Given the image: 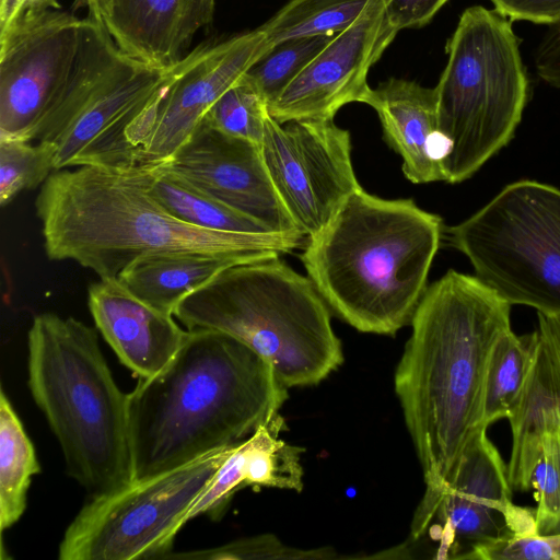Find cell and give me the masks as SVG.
Returning <instances> with one entry per match:
<instances>
[{
    "mask_svg": "<svg viewBox=\"0 0 560 560\" xmlns=\"http://www.w3.org/2000/svg\"><path fill=\"white\" fill-rule=\"evenodd\" d=\"M35 209L47 257L75 261L102 279L118 278L147 257L250 261L305 245L301 235L220 232L177 219L151 192L144 164L55 171L42 185Z\"/></svg>",
    "mask_w": 560,
    "mask_h": 560,
    "instance_id": "obj_3",
    "label": "cell"
},
{
    "mask_svg": "<svg viewBox=\"0 0 560 560\" xmlns=\"http://www.w3.org/2000/svg\"><path fill=\"white\" fill-rule=\"evenodd\" d=\"M40 470L32 441L3 388L0 392V529L13 526L27 504L31 479Z\"/></svg>",
    "mask_w": 560,
    "mask_h": 560,
    "instance_id": "obj_24",
    "label": "cell"
},
{
    "mask_svg": "<svg viewBox=\"0 0 560 560\" xmlns=\"http://www.w3.org/2000/svg\"><path fill=\"white\" fill-rule=\"evenodd\" d=\"M442 219L412 199L353 192L301 260L320 296L362 332L394 335L411 324L427 290Z\"/></svg>",
    "mask_w": 560,
    "mask_h": 560,
    "instance_id": "obj_4",
    "label": "cell"
},
{
    "mask_svg": "<svg viewBox=\"0 0 560 560\" xmlns=\"http://www.w3.org/2000/svg\"><path fill=\"white\" fill-rule=\"evenodd\" d=\"M27 375L67 474L91 498L131 485L128 394L116 384L96 330L73 317L36 315L27 334Z\"/></svg>",
    "mask_w": 560,
    "mask_h": 560,
    "instance_id": "obj_5",
    "label": "cell"
},
{
    "mask_svg": "<svg viewBox=\"0 0 560 560\" xmlns=\"http://www.w3.org/2000/svg\"><path fill=\"white\" fill-rule=\"evenodd\" d=\"M88 304L97 330L119 361L139 377L161 372L189 335L174 315L140 300L118 278L92 283Z\"/></svg>",
    "mask_w": 560,
    "mask_h": 560,
    "instance_id": "obj_17",
    "label": "cell"
},
{
    "mask_svg": "<svg viewBox=\"0 0 560 560\" xmlns=\"http://www.w3.org/2000/svg\"><path fill=\"white\" fill-rule=\"evenodd\" d=\"M335 550L328 547L296 549L282 544L275 535L264 534L237 539L221 546L199 550L172 551V560H248V559H331Z\"/></svg>",
    "mask_w": 560,
    "mask_h": 560,
    "instance_id": "obj_30",
    "label": "cell"
},
{
    "mask_svg": "<svg viewBox=\"0 0 560 560\" xmlns=\"http://www.w3.org/2000/svg\"><path fill=\"white\" fill-rule=\"evenodd\" d=\"M560 417V416H559ZM538 534H560V420L544 440L541 456L532 478Z\"/></svg>",
    "mask_w": 560,
    "mask_h": 560,
    "instance_id": "obj_31",
    "label": "cell"
},
{
    "mask_svg": "<svg viewBox=\"0 0 560 560\" xmlns=\"http://www.w3.org/2000/svg\"><path fill=\"white\" fill-rule=\"evenodd\" d=\"M538 346V332L517 336L509 329L495 342L487 366L483 422L508 418L527 382Z\"/></svg>",
    "mask_w": 560,
    "mask_h": 560,
    "instance_id": "obj_25",
    "label": "cell"
},
{
    "mask_svg": "<svg viewBox=\"0 0 560 560\" xmlns=\"http://www.w3.org/2000/svg\"><path fill=\"white\" fill-rule=\"evenodd\" d=\"M84 19L30 11L0 35V139L32 137L77 63Z\"/></svg>",
    "mask_w": 560,
    "mask_h": 560,
    "instance_id": "obj_12",
    "label": "cell"
},
{
    "mask_svg": "<svg viewBox=\"0 0 560 560\" xmlns=\"http://www.w3.org/2000/svg\"><path fill=\"white\" fill-rule=\"evenodd\" d=\"M271 48L259 27L197 46L163 93L130 125L137 164H161L189 139L215 101Z\"/></svg>",
    "mask_w": 560,
    "mask_h": 560,
    "instance_id": "obj_14",
    "label": "cell"
},
{
    "mask_svg": "<svg viewBox=\"0 0 560 560\" xmlns=\"http://www.w3.org/2000/svg\"><path fill=\"white\" fill-rule=\"evenodd\" d=\"M112 0H74L73 10L85 8L88 18L104 24L108 15Z\"/></svg>",
    "mask_w": 560,
    "mask_h": 560,
    "instance_id": "obj_38",
    "label": "cell"
},
{
    "mask_svg": "<svg viewBox=\"0 0 560 560\" xmlns=\"http://www.w3.org/2000/svg\"><path fill=\"white\" fill-rule=\"evenodd\" d=\"M215 0H112L104 25L118 48L154 68L176 66L213 19Z\"/></svg>",
    "mask_w": 560,
    "mask_h": 560,
    "instance_id": "obj_19",
    "label": "cell"
},
{
    "mask_svg": "<svg viewBox=\"0 0 560 560\" xmlns=\"http://www.w3.org/2000/svg\"><path fill=\"white\" fill-rule=\"evenodd\" d=\"M61 9L58 0H0V35L30 11Z\"/></svg>",
    "mask_w": 560,
    "mask_h": 560,
    "instance_id": "obj_37",
    "label": "cell"
},
{
    "mask_svg": "<svg viewBox=\"0 0 560 560\" xmlns=\"http://www.w3.org/2000/svg\"><path fill=\"white\" fill-rule=\"evenodd\" d=\"M179 62L165 69L133 59L104 24L85 18L73 72L32 141L55 147V171L137 165L127 130L171 83Z\"/></svg>",
    "mask_w": 560,
    "mask_h": 560,
    "instance_id": "obj_8",
    "label": "cell"
},
{
    "mask_svg": "<svg viewBox=\"0 0 560 560\" xmlns=\"http://www.w3.org/2000/svg\"><path fill=\"white\" fill-rule=\"evenodd\" d=\"M230 446V445H229ZM229 446L175 469L133 481L83 505L59 544L60 560L165 559L190 506Z\"/></svg>",
    "mask_w": 560,
    "mask_h": 560,
    "instance_id": "obj_10",
    "label": "cell"
},
{
    "mask_svg": "<svg viewBox=\"0 0 560 560\" xmlns=\"http://www.w3.org/2000/svg\"><path fill=\"white\" fill-rule=\"evenodd\" d=\"M0 139V203H10L21 191L32 189L55 172L56 149L47 142Z\"/></svg>",
    "mask_w": 560,
    "mask_h": 560,
    "instance_id": "obj_29",
    "label": "cell"
},
{
    "mask_svg": "<svg viewBox=\"0 0 560 560\" xmlns=\"http://www.w3.org/2000/svg\"><path fill=\"white\" fill-rule=\"evenodd\" d=\"M373 0H290L259 26L271 47L293 38L336 35L352 25Z\"/></svg>",
    "mask_w": 560,
    "mask_h": 560,
    "instance_id": "obj_26",
    "label": "cell"
},
{
    "mask_svg": "<svg viewBox=\"0 0 560 560\" xmlns=\"http://www.w3.org/2000/svg\"><path fill=\"white\" fill-rule=\"evenodd\" d=\"M336 35L301 37L281 42L271 47L248 70L246 75L269 105Z\"/></svg>",
    "mask_w": 560,
    "mask_h": 560,
    "instance_id": "obj_27",
    "label": "cell"
},
{
    "mask_svg": "<svg viewBox=\"0 0 560 560\" xmlns=\"http://www.w3.org/2000/svg\"><path fill=\"white\" fill-rule=\"evenodd\" d=\"M433 525L440 529L436 557L451 559H466L475 548L512 534L536 532L535 510L513 503L508 467L487 430L470 442L453 480L420 503L412 539Z\"/></svg>",
    "mask_w": 560,
    "mask_h": 560,
    "instance_id": "obj_13",
    "label": "cell"
},
{
    "mask_svg": "<svg viewBox=\"0 0 560 560\" xmlns=\"http://www.w3.org/2000/svg\"><path fill=\"white\" fill-rule=\"evenodd\" d=\"M494 9L510 21L536 24L560 23V0H490Z\"/></svg>",
    "mask_w": 560,
    "mask_h": 560,
    "instance_id": "obj_33",
    "label": "cell"
},
{
    "mask_svg": "<svg viewBox=\"0 0 560 560\" xmlns=\"http://www.w3.org/2000/svg\"><path fill=\"white\" fill-rule=\"evenodd\" d=\"M173 315L187 330L220 331L245 343L288 388L316 385L343 361L328 305L279 254L223 269Z\"/></svg>",
    "mask_w": 560,
    "mask_h": 560,
    "instance_id": "obj_6",
    "label": "cell"
},
{
    "mask_svg": "<svg viewBox=\"0 0 560 560\" xmlns=\"http://www.w3.org/2000/svg\"><path fill=\"white\" fill-rule=\"evenodd\" d=\"M537 331L547 357L551 389L560 416V317L538 313Z\"/></svg>",
    "mask_w": 560,
    "mask_h": 560,
    "instance_id": "obj_35",
    "label": "cell"
},
{
    "mask_svg": "<svg viewBox=\"0 0 560 560\" xmlns=\"http://www.w3.org/2000/svg\"><path fill=\"white\" fill-rule=\"evenodd\" d=\"M144 165L148 167L151 192L177 219L220 232L275 233L164 166Z\"/></svg>",
    "mask_w": 560,
    "mask_h": 560,
    "instance_id": "obj_23",
    "label": "cell"
},
{
    "mask_svg": "<svg viewBox=\"0 0 560 560\" xmlns=\"http://www.w3.org/2000/svg\"><path fill=\"white\" fill-rule=\"evenodd\" d=\"M268 103L245 74L210 107L203 120L226 135L261 144Z\"/></svg>",
    "mask_w": 560,
    "mask_h": 560,
    "instance_id": "obj_28",
    "label": "cell"
},
{
    "mask_svg": "<svg viewBox=\"0 0 560 560\" xmlns=\"http://www.w3.org/2000/svg\"><path fill=\"white\" fill-rule=\"evenodd\" d=\"M243 261L201 255H161L136 260L118 280L151 306L174 314L179 302L223 269Z\"/></svg>",
    "mask_w": 560,
    "mask_h": 560,
    "instance_id": "obj_22",
    "label": "cell"
},
{
    "mask_svg": "<svg viewBox=\"0 0 560 560\" xmlns=\"http://www.w3.org/2000/svg\"><path fill=\"white\" fill-rule=\"evenodd\" d=\"M271 182L299 232L319 233L361 189L348 130L334 119L278 122L269 114L260 144Z\"/></svg>",
    "mask_w": 560,
    "mask_h": 560,
    "instance_id": "obj_11",
    "label": "cell"
},
{
    "mask_svg": "<svg viewBox=\"0 0 560 560\" xmlns=\"http://www.w3.org/2000/svg\"><path fill=\"white\" fill-rule=\"evenodd\" d=\"M435 86L438 129L447 147L444 182L460 183L506 145L528 97L520 40L495 9L467 8L446 44Z\"/></svg>",
    "mask_w": 560,
    "mask_h": 560,
    "instance_id": "obj_7",
    "label": "cell"
},
{
    "mask_svg": "<svg viewBox=\"0 0 560 560\" xmlns=\"http://www.w3.org/2000/svg\"><path fill=\"white\" fill-rule=\"evenodd\" d=\"M448 0H383L389 22L398 30L427 25Z\"/></svg>",
    "mask_w": 560,
    "mask_h": 560,
    "instance_id": "obj_34",
    "label": "cell"
},
{
    "mask_svg": "<svg viewBox=\"0 0 560 560\" xmlns=\"http://www.w3.org/2000/svg\"><path fill=\"white\" fill-rule=\"evenodd\" d=\"M535 66L541 80L560 89V23L552 25L537 46Z\"/></svg>",
    "mask_w": 560,
    "mask_h": 560,
    "instance_id": "obj_36",
    "label": "cell"
},
{
    "mask_svg": "<svg viewBox=\"0 0 560 560\" xmlns=\"http://www.w3.org/2000/svg\"><path fill=\"white\" fill-rule=\"evenodd\" d=\"M446 234L508 303L560 317V189L515 182Z\"/></svg>",
    "mask_w": 560,
    "mask_h": 560,
    "instance_id": "obj_9",
    "label": "cell"
},
{
    "mask_svg": "<svg viewBox=\"0 0 560 560\" xmlns=\"http://www.w3.org/2000/svg\"><path fill=\"white\" fill-rule=\"evenodd\" d=\"M366 104L377 113L385 142L401 156L406 178L444 182L441 163L447 147L438 129L435 88L392 78L372 89Z\"/></svg>",
    "mask_w": 560,
    "mask_h": 560,
    "instance_id": "obj_20",
    "label": "cell"
},
{
    "mask_svg": "<svg viewBox=\"0 0 560 560\" xmlns=\"http://www.w3.org/2000/svg\"><path fill=\"white\" fill-rule=\"evenodd\" d=\"M511 304L476 276L453 269L427 288L395 373V390L432 501L450 483L483 422L491 351Z\"/></svg>",
    "mask_w": 560,
    "mask_h": 560,
    "instance_id": "obj_1",
    "label": "cell"
},
{
    "mask_svg": "<svg viewBox=\"0 0 560 560\" xmlns=\"http://www.w3.org/2000/svg\"><path fill=\"white\" fill-rule=\"evenodd\" d=\"M288 387L240 340L189 330L170 363L128 394L133 481L235 444L279 415Z\"/></svg>",
    "mask_w": 560,
    "mask_h": 560,
    "instance_id": "obj_2",
    "label": "cell"
},
{
    "mask_svg": "<svg viewBox=\"0 0 560 560\" xmlns=\"http://www.w3.org/2000/svg\"><path fill=\"white\" fill-rule=\"evenodd\" d=\"M284 429L285 420L279 413L246 439L230 445L212 478L187 512L185 524L200 515L220 518L232 497L248 486L300 492L303 489L301 458L304 450L280 438Z\"/></svg>",
    "mask_w": 560,
    "mask_h": 560,
    "instance_id": "obj_18",
    "label": "cell"
},
{
    "mask_svg": "<svg viewBox=\"0 0 560 560\" xmlns=\"http://www.w3.org/2000/svg\"><path fill=\"white\" fill-rule=\"evenodd\" d=\"M508 419L512 430V451L506 466L509 481L512 489L528 491L532 489L533 474L541 456L546 434L560 420L539 334L527 382Z\"/></svg>",
    "mask_w": 560,
    "mask_h": 560,
    "instance_id": "obj_21",
    "label": "cell"
},
{
    "mask_svg": "<svg viewBox=\"0 0 560 560\" xmlns=\"http://www.w3.org/2000/svg\"><path fill=\"white\" fill-rule=\"evenodd\" d=\"M160 165L275 233L303 236L276 191L257 143L226 135L202 120Z\"/></svg>",
    "mask_w": 560,
    "mask_h": 560,
    "instance_id": "obj_16",
    "label": "cell"
},
{
    "mask_svg": "<svg viewBox=\"0 0 560 560\" xmlns=\"http://www.w3.org/2000/svg\"><path fill=\"white\" fill-rule=\"evenodd\" d=\"M398 32L387 18L383 0H373L268 105L269 115L280 124L327 120L349 103L366 104L372 91L369 70Z\"/></svg>",
    "mask_w": 560,
    "mask_h": 560,
    "instance_id": "obj_15",
    "label": "cell"
},
{
    "mask_svg": "<svg viewBox=\"0 0 560 560\" xmlns=\"http://www.w3.org/2000/svg\"><path fill=\"white\" fill-rule=\"evenodd\" d=\"M466 559L560 560V534H512L475 548Z\"/></svg>",
    "mask_w": 560,
    "mask_h": 560,
    "instance_id": "obj_32",
    "label": "cell"
}]
</instances>
